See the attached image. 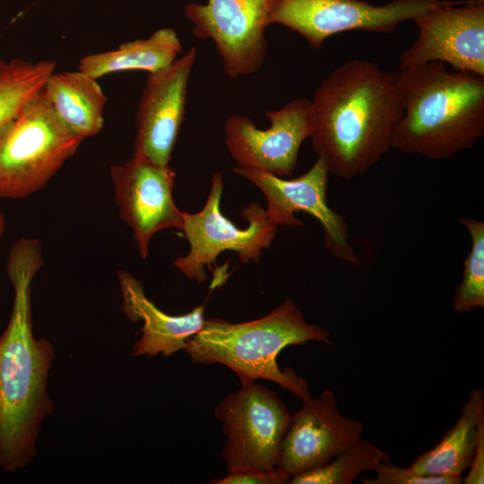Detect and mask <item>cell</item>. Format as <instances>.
Wrapping results in <instances>:
<instances>
[{
	"label": "cell",
	"mask_w": 484,
	"mask_h": 484,
	"mask_svg": "<svg viewBox=\"0 0 484 484\" xmlns=\"http://www.w3.org/2000/svg\"><path fill=\"white\" fill-rule=\"evenodd\" d=\"M42 264L37 240L22 238L10 250L6 272L14 299L0 336V466L7 472L33 460L40 423L54 410L47 391L54 349L34 337L31 325V282Z\"/></svg>",
	"instance_id": "1"
},
{
	"label": "cell",
	"mask_w": 484,
	"mask_h": 484,
	"mask_svg": "<svg viewBox=\"0 0 484 484\" xmlns=\"http://www.w3.org/2000/svg\"><path fill=\"white\" fill-rule=\"evenodd\" d=\"M452 0H393L375 5L363 0H269L268 22L281 24L319 49L329 37L350 30L392 33Z\"/></svg>",
	"instance_id": "8"
},
{
	"label": "cell",
	"mask_w": 484,
	"mask_h": 484,
	"mask_svg": "<svg viewBox=\"0 0 484 484\" xmlns=\"http://www.w3.org/2000/svg\"><path fill=\"white\" fill-rule=\"evenodd\" d=\"M181 51L177 32L171 28H162L148 39L131 40L116 49L83 56L78 70L96 79L124 71L151 73L171 65Z\"/></svg>",
	"instance_id": "19"
},
{
	"label": "cell",
	"mask_w": 484,
	"mask_h": 484,
	"mask_svg": "<svg viewBox=\"0 0 484 484\" xmlns=\"http://www.w3.org/2000/svg\"><path fill=\"white\" fill-rule=\"evenodd\" d=\"M5 229V218L4 213L0 211V238L2 237Z\"/></svg>",
	"instance_id": "26"
},
{
	"label": "cell",
	"mask_w": 484,
	"mask_h": 484,
	"mask_svg": "<svg viewBox=\"0 0 484 484\" xmlns=\"http://www.w3.org/2000/svg\"><path fill=\"white\" fill-rule=\"evenodd\" d=\"M290 477L278 468L272 471L258 469H240L229 471L219 480H212V484H287Z\"/></svg>",
	"instance_id": "24"
},
{
	"label": "cell",
	"mask_w": 484,
	"mask_h": 484,
	"mask_svg": "<svg viewBox=\"0 0 484 484\" xmlns=\"http://www.w3.org/2000/svg\"><path fill=\"white\" fill-rule=\"evenodd\" d=\"M403 114L392 148L433 160L471 150L484 135V75L441 62L398 68Z\"/></svg>",
	"instance_id": "3"
},
{
	"label": "cell",
	"mask_w": 484,
	"mask_h": 484,
	"mask_svg": "<svg viewBox=\"0 0 484 484\" xmlns=\"http://www.w3.org/2000/svg\"><path fill=\"white\" fill-rule=\"evenodd\" d=\"M467 471L468 473L462 479V483H484V421L480 424L475 452Z\"/></svg>",
	"instance_id": "25"
},
{
	"label": "cell",
	"mask_w": 484,
	"mask_h": 484,
	"mask_svg": "<svg viewBox=\"0 0 484 484\" xmlns=\"http://www.w3.org/2000/svg\"><path fill=\"white\" fill-rule=\"evenodd\" d=\"M308 341L333 344L330 333L307 323L296 303L288 298L255 320L231 323L207 319L202 329L186 340L183 350L194 363L221 364L239 379L272 381L305 400L311 396L307 380L293 369H281L277 359L284 348Z\"/></svg>",
	"instance_id": "4"
},
{
	"label": "cell",
	"mask_w": 484,
	"mask_h": 484,
	"mask_svg": "<svg viewBox=\"0 0 484 484\" xmlns=\"http://www.w3.org/2000/svg\"><path fill=\"white\" fill-rule=\"evenodd\" d=\"M233 172L261 190L267 202L266 216L272 225L277 228L300 227L303 224L295 213L311 215L320 222L326 247L332 255L359 265V259L348 240V224L327 203L330 172L324 158L318 156L306 173L292 179L238 166L233 168Z\"/></svg>",
	"instance_id": "9"
},
{
	"label": "cell",
	"mask_w": 484,
	"mask_h": 484,
	"mask_svg": "<svg viewBox=\"0 0 484 484\" xmlns=\"http://www.w3.org/2000/svg\"><path fill=\"white\" fill-rule=\"evenodd\" d=\"M55 68L49 60L0 58V129L39 95Z\"/></svg>",
	"instance_id": "20"
},
{
	"label": "cell",
	"mask_w": 484,
	"mask_h": 484,
	"mask_svg": "<svg viewBox=\"0 0 484 484\" xmlns=\"http://www.w3.org/2000/svg\"><path fill=\"white\" fill-rule=\"evenodd\" d=\"M268 4L269 0H207L189 3L185 14L193 24V34L214 42L225 73L237 79L255 73L265 61Z\"/></svg>",
	"instance_id": "10"
},
{
	"label": "cell",
	"mask_w": 484,
	"mask_h": 484,
	"mask_svg": "<svg viewBox=\"0 0 484 484\" xmlns=\"http://www.w3.org/2000/svg\"><path fill=\"white\" fill-rule=\"evenodd\" d=\"M390 456L376 445L359 440L326 464L290 478V484H351L366 471H374Z\"/></svg>",
	"instance_id": "21"
},
{
	"label": "cell",
	"mask_w": 484,
	"mask_h": 484,
	"mask_svg": "<svg viewBox=\"0 0 484 484\" xmlns=\"http://www.w3.org/2000/svg\"><path fill=\"white\" fill-rule=\"evenodd\" d=\"M241 387L215 408L225 442L221 456L229 471L277 468L291 414L275 392L255 381L240 378Z\"/></svg>",
	"instance_id": "6"
},
{
	"label": "cell",
	"mask_w": 484,
	"mask_h": 484,
	"mask_svg": "<svg viewBox=\"0 0 484 484\" xmlns=\"http://www.w3.org/2000/svg\"><path fill=\"white\" fill-rule=\"evenodd\" d=\"M471 239V250L464 259L462 282L452 302L454 311L465 314L484 307V222L472 218H461Z\"/></svg>",
	"instance_id": "22"
},
{
	"label": "cell",
	"mask_w": 484,
	"mask_h": 484,
	"mask_svg": "<svg viewBox=\"0 0 484 484\" xmlns=\"http://www.w3.org/2000/svg\"><path fill=\"white\" fill-rule=\"evenodd\" d=\"M122 310L133 322H143L142 336L134 345V356L169 357L183 350L186 340L204 324V306H197L187 314L172 315L150 300L142 283L125 271L118 272Z\"/></svg>",
	"instance_id": "16"
},
{
	"label": "cell",
	"mask_w": 484,
	"mask_h": 484,
	"mask_svg": "<svg viewBox=\"0 0 484 484\" xmlns=\"http://www.w3.org/2000/svg\"><path fill=\"white\" fill-rule=\"evenodd\" d=\"M195 59L193 47L166 68L148 73L136 112L134 154L169 165L185 118L188 81Z\"/></svg>",
	"instance_id": "15"
},
{
	"label": "cell",
	"mask_w": 484,
	"mask_h": 484,
	"mask_svg": "<svg viewBox=\"0 0 484 484\" xmlns=\"http://www.w3.org/2000/svg\"><path fill=\"white\" fill-rule=\"evenodd\" d=\"M223 186L222 173L215 172L203 207L194 213L184 212L181 231L189 243V251L175 258L172 264L187 279L200 284L207 279L205 266L215 264L222 252H237L244 264L258 263L262 250L271 246L278 229L268 220L265 209L257 202L241 212L247 227L236 226L220 210Z\"/></svg>",
	"instance_id": "7"
},
{
	"label": "cell",
	"mask_w": 484,
	"mask_h": 484,
	"mask_svg": "<svg viewBox=\"0 0 484 484\" xmlns=\"http://www.w3.org/2000/svg\"><path fill=\"white\" fill-rule=\"evenodd\" d=\"M82 140L55 116L40 91L0 129V198L21 199L42 188Z\"/></svg>",
	"instance_id": "5"
},
{
	"label": "cell",
	"mask_w": 484,
	"mask_h": 484,
	"mask_svg": "<svg viewBox=\"0 0 484 484\" xmlns=\"http://www.w3.org/2000/svg\"><path fill=\"white\" fill-rule=\"evenodd\" d=\"M291 415L277 468L290 478L321 467L362 439L363 424L343 416L335 394L324 390L316 398L302 400Z\"/></svg>",
	"instance_id": "14"
},
{
	"label": "cell",
	"mask_w": 484,
	"mask_h": 484,
	"mask_svg": "<svg viewBox=\"0 0 484 484\" xmlns=\"http://www.w3.org/2000/svg\"><path fill=\"white\" fill-rule=\"evenodd\" d=\"M41 95L55 116L74 134L84 139L101 130L108 99L98 79L79 70L54 72Z\"/></svg>",
	"instance_id": "17"
},
{
	"label": "cell",
	"mask_w": 484,
	"mask_h": 484,
	"mask_svg": "<svg viewBox=\"0 0 484 484\" xmlns=\"http://www.w3.org/2000/svg\"><path fill=\"white\" fill-rule=\"evenodd\" d=\"M419 33L398 68L441 62L484 75V1H451L414 20Z\"/></svg>",
	"instance_id": "12"
},
{
	"label": "cell",
	"mask_w": 484,
	"mask_h": 484,
	"mask_svg": "<svg viewBox=\"0 0 484 484\" xmlns=\"http://www.w3.org/2000/svg\"><path fill=\"white\" fill-rule=\"evenodd\" d=\"M484 421V393L471 391L454 426L430 450L422 453L409 468L426 476L460 478L468 470L475 452L480 424Z\"/></svg>",
	"instance_id": "18"
},
{
	"label": "cell",
	"mask_w": 484,
	"mask_h": 484,
	"mask_svg": "<svg viewBox=\"0 0 484 484\" xmlns=\"http://www.w3.org/2000/svg\"><path fill=\"white\" fill-rule=\"evenodd\" d=\"M116 202L129 226L142 258L149 255L153 235L165 229H182L184 212L175 204V171L141 155L111 167Z\"/></svg>",
	"instance_id": "13"
},
{
	"label": "cell",
	"mask_w": 484,
	"mask_h": 484,
	"mask_svg": "<svg viewBox=\"0 0 484 484\" xmlns=\"http://www.w3.org/2000/svg\"><path fill=\"white\" fill-rule=\"evenodd\" d=\"M267 129H259L245 116L227 118L225 144L238 167L291 177L299 149L314 130L312 102L295 99L277 110H268Z\"/></svg>",
	"instance_id": "11"
},
{
	"label": "cell",
	"mask_w": 484,
	"mask_h": 484,
	"mask_svg": "<svg viewBox=\"0 0 484 484\" xmlns=\"http://www.w3.org/2000/svg\"><path fill=\"white\" fill-rule=\"evenodd\" d=\"M311 102L313 148L331 174L346 180L367 172L392 148L403 114L393 73L362 59L333 69Z\"/></svg>",
	"instance_id": "2"
},
{
	"label": "cell",
	"mask_w": 484,
	"mask_h": 484,
	"mask_svg": "<svg viewBox=\"0 0 484 484\" xmlns=\"http://www.w3.org/2000/svg\"><path fill=\"white\" fill-rule=\"evenodd\" d=\"M375 477L361 478L363 484H460L462 477L420 475L409 467L402 468L390 461L380 463L375 470Z\"/></svg>",
	"instance_id": "23"
}]
</instances>
